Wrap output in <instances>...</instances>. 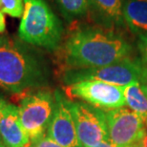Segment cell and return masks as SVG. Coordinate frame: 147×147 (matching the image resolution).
I'll return each instance as SVG.
<instances>
[{
  "label": "cell",
  "mask_w": 147,
  "mask_h": 147,
  "mask_svg": "<svg viewBox=\"0 0 147 147\" xmlns=\"http://www.w3.org/2000/svg\"><path fill=\"white\" fill-rule=\"evenodd\" d=\"M131 45L119 34L98 27L74 30L61 51L63 69L102 67L129 57Z\"/></svg>",
  "instance_id": "1"
},
{
  "label": "cell",
  "mask_w": 147,
  "mask_h": 147,
  "mask_svg": "<svg viewBox=\"0 0 147 147\" xmlns=\"http://www.w3.org/2000/svg\"><path fill=\"white\" fill-rule=\"evenodd\" d=\"M21 39L0 36V88L13 96L45 87V61Z\"/></svg>",
  "instance_id": "2"
},
{
  "label": "cell",
  "mask_w": 147,
  "mask_h": 147,
  "mask_svg": "<svg viewBox=\"0 0 147 147\" xmlns=\"http://www.w3.org/2000/svg\"><path fill=\"white\" fill-rule=\"evenodd\" d=\"M63 27L45 0H24V13L21 17L18 36L29 45L50 52L59 49Z\"/></svg>",
  "instance_id": "3"
},
{
  "label": "cell",
  "mask_w": 147,
  "mask_h": 147,
  "mask_svg": "<svg viewBox=\"0 0 147 147\" xmlns=\"http://www.w3.org/2000/svg\"><path fill=\"white\" fill-rule=\"evenodd\" d=\"M13 98L17 103L20 123L31 142L46 135L55 108V92L42 87Z\"/></svg>",
  "instance_id": "4"
},
{
  "label": "cell",
  "mask_w": 147,
  "mask_h": 147,
  "mask_svg": "<svg viewBox=\"0 0 147 147\" xmlns=\"http://www.w3.org/2000/svg\"><path fill=\"white\" fill-rule=\"evenodd\" d=\"M142 71L143 64L142 61L126 57L102 67L65 70L62 74V80L66 85L83 80H98L125 87L133 82H140Z\"/></svg>",
  "instance_id": "5"
},
{
  "label": "cell",
  "mask_w": 147,
  "mask_h": 147,
  "mask_svg": "<svg viewBox=\"0 0 147 147\" xmlns=\"http://www.w3.org/2000/svg\"><path fill=\"white\" fill-rule=\"evenodd\" d=\"M65 94L70 100L85 102L102 111L124 107L123 87L98 80H83L67 85Z\"/></svg>",
  "instance_id": "6"
},
{
  "label": "cell",
  "mask_w": 147,
  "mask_h": 147,
  "mask_svg": "<svg viewBox=\"0 0 147 147\" xmlns=\"http://www.w3.org/2000/svg\"><path fill=\"white\" fill-rule=\"evenodd\" d=\"M68 105L81 147H92L109 140L104 111L85 102L70 99Z\"/></svg>",
  "instance_id": "7"
},
{
  "label": "cell",
  "mask_w": 147,
  "mask_h": 147,
  "mask_svg": "<svg viewBox=\"0 0 147 147\" xmlns=\"http://www.w3.org/2000/svg\"><path fill=\"white\" fill-rule=\"evenodd\" d=\"M104 114L108 138L117 147H130L144 138L145 122L136 112L124 106Z\"/></svg>",
  "instance_id": "8"
},
{
  "label": "cell",
  "mask_w": 147,
  "mask_h": 147,
  "mask_svg": "<svg viewBox=\"0 0 147 147\" xmlns=\"http://www.w3.org/2000/svg\"><path fill=\"white\" fill-rule=\"evenodd\" d=\"M55 108L47 130V136L62 147H81L75 122L66 98L59 91H55Z\"/></svg>",
  "instance_id": "9"
},
{
  "label": "cell",
  "mask_w": 147,
  "mask_h": 147,
  "mask_svg": "<svg viewBox=\"0 0 147 147\" xmlns=\"http://www.w3.org/2000/svg\"><path fill=\"white\" fill-rule=\"evenodd\" d=\"M0 142L6 147H30L31 140L19 119L18 108L7 102L0 117Z\"/></svg>",
  "instance_id": "10"
},
{
  "label": "cell",
  "mask_w": 147,
  "mask_h": 147,
  "mask_svg": "<svg viewBox=\"0 0 147 147\" xmlns=\"http://www.w3.org/2000/svg\"><path fill=\"white\" fill-rule=\"evenodd\" d=\"M126 0H88L94 19L106 29L119 27L124 22L123 9Z\"/></svg>",
  "instance_id": "11"
},
{
  "label": "cell",
  "mask_w": 147,
  "mask_h": 147,
  "mask_svg": "<svg viewBox=\"0 0 147 147\" xmlns=\"http://www.w3.org/2000/svg\"><path fill=\"white\" fill-rule=\"evenodd\" d=\"M123 17L133 33L147 34V0H126Z\"/></svg>",
  "instance_id": "12"
},
{
  "label": "cell",
  "mask_w": 147,
  "mask_h": 147,
  "mask_svg": "<svg viewBox=\"0 0 147 147\" xmlns=\"http://www.w3.org/2000/svg\"><path fill=\"white\" fill-rule=\"evenodd\" d=\"M123 95L126 101V105L130 107L132 111L136 112L147 122V95L140 84V82L136 81L123 87Z\"/></svg>",
  "instance_id": "13"
},
{
  "label": "cell",
  "mask_w": 147,
  "mask_h": 147,
  "mask_svg": "<svg viewBox=\"0 0 147 147\" xmlns=\"http://www.w3.org/2000/svg\"><path fill=\"white\" fill-rule=\"evenodd\" d=\"M55 2L68 21L85 16L89 11L88 0H55Z\"/></svg>",
  "instance_id": "14"
},
{
  "label": "cell",
  "mask_w": 147,
  "mask_h": 147,
  "mask_svg": "<svg viewBox=\"0 0 147 147\" xmlns=\"http://www.w3.org/2000/svg\"><path fill=\"white\" fill-rule=\"evenodd\" d=\"M0 11L11 17H22L24 13V0H0Z\"/></svg>",
  "instance_id": "15"
},
{
  "label": "cell",
  "mask_w": 147,
  "mask_h": 147,
  "mask_svg": "<svg viewBox=\"0 0 147 147\" xmlns=\"http://www.w3.org/2000/svg\"><path fill=\"white\" fill-rule=\"evenodd\" d=\"M30 147H62V146L58 144L57 142H55L54 140H52L47 135H44V136L33 140L31 142Z\"/></svg>",
  "instance_id": "16"
},
{
  "label": "cell",
  "mask_w": 147,
  "mask_h": 147,
  "mask_svg": "<svg viewBox=\"0 0 147 147\" xmlns=\"http://www.w3.org/2000/svg\"><path fill=\"white\" fill-rule=\"evenodd\" d=\"M138 48L140 53V61L143 65L147 66V34L139 36Z\"/></svg>",
  "instance_id": "17"
},
{
  "label": "cell",
  "mask_w": 147,
  "mask_h": 147,
  "mask_svg": "<svg viewBox=\"0 0 147 147\" xmlns=\"http://www.w3.org/2000/svg\"><path fill=\"white\" fill-rule=\"evenodd\" d=\"M140 84L144 90L145 94L147 95V66L143 65V71H142V80H140Z\"/></svg>",
  "instance_id": "18"
},
{
  "label": "cell",
  "mask_w": 147,
  "mask_h": 147,
  "mask_svg": "<svg viewBox=\"0 0 147 147\" xmlns=\"http://www.w3.org/2000/svg\"><path fill=\"white\" fill-rule=\"evenodd\" d=\"M6 30V21L4 13L0 11V34H2Z\"/></svg>",
  "instance_id": "19"
},
{
  "label": "cell",
  "mask_w": 147,
  "mask_h": 147,
  "mask_svg": "<svg viewBox=\"0 0 147 147\" xmlns=\"http://www.w3.org/2000/svg\"><path fill=\"white\" fill-rule=\"evenodd\" d=\"M92 147H117V146L115 144H113V143L108 140H104V142H99L98 144H96L95 146H92Z\"/></svg>",
  "instance_id": "20"
},
{
  "label": "cell",
  "mask_w": 147,
  "mask_h": 147,
  "mask_svg": "<svg viewBox=\"0 0 147 147\" xmlns=\"http://www.w3.org/2000/svg\"><path fill=\"white\" fill-rule=\"evenodd\" d=\"M140 147H147V122L145 123V135H144V138L140 140Z\"/></svg>",
  "instance_id": "21"
},
{
  "label": "cell",
  "mask_w": 147,
  "mask_h": 147,
  "mask_svg": "<svg viewBox=\"0 0 147 147\" xmlns=\"http://www.w3.org/2000/svg\"><path fill=\"white\" fill-rule=\"evenodd\" d=\"M7 102H8V101L6 100V99H4L1 96H0V117H1V116H2L3 108H4L5 105L7 104Z\"/></svg>",
  "instance_id": "22"
},
{
  "label": "cell",
  "mask_w": 147,
  "mask_h": 147,
  "mask_svg": "<svg viewBox=\"0 0 147 147\" xmlns=\"http://www.w3.org/2000/svg\"><path fill=\"white\" fill-rule=\"evenodd\" d=\"M0 147H6V146H5V145H3V144H2V143H1V142H0Z\"/></svg>",
  "instance_id": "23"
}]
</instances>
